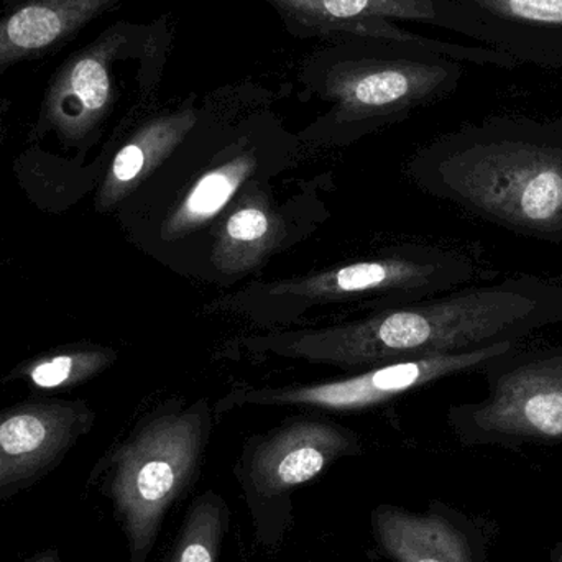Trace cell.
Instances as JSON below:
<instances>
[{"mask_svg": "<svg viewBox=\"0 0 562 562\" xmlns=\"http://www.w3.org/2000/svg\"><path fill=\"white\" fill-rule=\"evenodd\" d=\"M82 402H29L0 409V502L52 474L91 431Z\"/></svg>", "mask_w": 562, "mask_h": 562, "instance_id": "8", "label": "cell"}, {"mask_svg": "<svg viewBox=\"0 0 562 562\" xmlns=\"http://www.w3.org/2000/svg\"><path fill=\"white\" fill-rule=\"evenodd\" d=\"M119 0H19L0 16V71L42 55L85 29Z\"/></svg>", "mask_w": 562, "mask_h": 562, "instance_id": "14", "label": "cell"}, {"mask_svg": "<svg viewBox=\"0 0 562 562\" xmlns=\"http://www.w3.org/2000/svg\"><path fill=\"white\" fill-rule=\"evenodd\" d=\"M25 562H63L61 557H59L58 551L56 550H45L36 553L35 557L30 558Z\"/></svg>", "mask_w": 562, "mask_h": 562, "instance_id": "20", "label": "cell"}, {"mask_svg": "<svg viewBox=\"0 0 562 562\" xmlns=\"http://www.w3.org/2000/svg\"><path fill=\"white\" fill-rule=\"evenodd\" d=\"M432 190L508 233L562 246V121L492 117L429 154Z\"/></svg>", "mask_w": 562, "mask_h": 562, "instance_id": "2", "label": "cell"}, {"mask_svg": "<svg viewBox=\"0 0 562 562\" xmlns=\"http://www.w3.org/2000/svg\"><path fill=\"white\" fill-rule=\"evenodd\" d=\"M461 75L456 59L426 46L379 38L321 49L304 66V81L344 122L402 114L448 94Z\"/></svg>", "mask_w": 562, "mask_h": 562, "instance_id": "4", "label": "cell"}, {"mask_svg": "<svg viewBox=\"0 0 562 562\" xmlns=\"http://www.w3.org/2000/svg\"><path fill=\"white\" fill-rule=\"evenodd\" d=\"M131 26L121 23L72 55L46 91L42 124L68 144H78L99 127L114 102V63L131 49Z\"/></svg>", "mask_w": 562, "mask_h": 562, "instance_id": "10", "label": "cell"}, {"mask_svg": "<svg viewBox=\"0 0 562 562\" xmlns=\"http://www.w3.org/2000/svg\"><path fill=\"white\" fill-rule=\"evenodd\" d=\"M196 122L193 108L145 122L112 158L95 198L99 210H111L137 190L138 184L177 150Z\"/></svg>", "mask_w": 562, "mask_h": 562, "instance_id": "15", "label": "cell"}, {"mask_svg": "<svg viewBox=\"0 0 562 562\" xmlns=\"http://www.w3.org/2000/svg\"><path fill=\"white\" fill-rule=\"evenodd\" d=\"M479 372L487 382V396L449 412L462 445L508 451L562 445V344L518 347Z\"/></svg>", "mask_w": 562, "mask_h": 562, "instance_id": "5", "label": "cell"}, {"mask_svg": "<svg viewBox=\"0 0 562 562\" xmlns=\"http://www.w3.org/2000/svg\"><path fill=\"white\" fill-rule=\"evenodd\" d=\"M297 35L349 36L375 20H418L459 30L454 0H266Z\"/></svg>", "mask_w": 562, "mask_h": 562, "instance_id": "13", "label": "cell"}, {"mask_svg": "<svg viewBox=\"0 0 562 562\" xmlns=\"http://www.w3.org/2000/svg\"><path fill=\"white\" fill-rule=\"evenodd\" d=\"M459 32L487 40L508 55L562 66V0H454Z\"/></svg>", "mask_w": 562, "mask_h": 562, "instance_id": "12", "label": "cell"}, {"mask_svg": "<svg viewBox=\"0 0 562 562\" xmlns=\"http://www.w3.org/2000/svg\"><path fill=\"white\" fill-rule=\"evenodd\" d=\"M477 269L458 254L431 252L419 259L366 260L339 269L314 273L304 279L270 284L267 296L281 300L333 301L376 291L436 293L474 279Z\"/></svg>", "mask_w": 562, "mask_h": 562, "instance_id": "9", "label": "cell"}, {"mask_svg": "<svg viewBox=\"0 0 562 562\" xmlns=\"http://www.w3.org/2000/svg\"><path fill=\"white\" fill-rule=\"evenodd\" d=\"M359 439L326 422H296L254 439L236 469L260 547L279 550L293 525V492L333 462L357 454Z\"/></svg>", "mask_w": 562, "mask_h": 562, "instance_id": "6", "label": "cell"}, {"mask_svg": "<svg viewBox=\"0 0 562 562\" xmlns=\"http://www.w3.org/2000/svg\"><path fill=\"white\" fill-rule=\"evenodd\" d=\"M281 236L283 224L266 191L247 188L217 234L214 266L231 276L250 272L279 246Z\"/></svg>", "mask_w": 562, "mask_h": 562, "instance_id": "16", "label": "cell"}, {"mask_svg": "<svg viewBox=\"0 0 562 562\" xmlns=\"http://www.w3.org/2000/svg\"><path fill=\"white\" fill-rule=\"evenodd\" d=\"M550 560L551 562H562V541L554 544L553 550L550 551Z\"/></svg>", "mask_w": 562, "mask_h": 562, "instance_id": "21", "label": "cell"}, {"mask_svg": "<svg viewBox=\"0 0 562 562\" xmlns=\"http://www.w3.org/2000/svg\"><path fill=\"white\" fill-rule=\"evenodd\" d=\"M204 412L148 419L105 462L102 494L127 540L128 562H147L170 508L190 491L207 438Z\"/></svg>", "mask_w": 562, "mask_h": 562, "instance_id": "3", "label": "cell"}, {"mask_svg": "<svg viewBox=\"0 0 562 562\" xmlns=\"http://www.w3.org/2000/svg\"><path fill=\"white\" fill-rule=\"evenodd\" d=\"M561 323L562 281L517 276L356 323L270 336L262 347L284 357L352 369L521 342Z\"/></svg>", "mask_w": 562, "mask_h": 562, "instance_id": "1", "label": "cell"}, {"mask_svg": "<svg viewBox=\"0 0 562 562\" xmlns=\"http://www.w3.org/2000/svg\"><path fill=\"white\" fill-rule=\"evenodd\" d=\"M115 352L105 347H68L40 357L29 363L20 375L32 389L53 390L72 389L99 375L112 366Z\"/></svg>", "mask_w": 562, "mask_h": 562, "instance_id": "19", "label": "cell"}, {"mask_svg": "<svg viewBox=\"0 0 562 562\" xmlns=\"http://www.w3.org/2000/svg\"><path fill=\"white\" fill-rule=\"evenodd\" d=\"M521 347V342H502L487 349L464 353H438L383 363L349 379L281 390L246 393L237 403L254 405H303L327 412H359L389 402L408 390L419 389L445 376L479 372L485 363Z\"/></svg>", "mask_w": 562, "mask_h": 562, "instance_id": "7", "label": "cell"}, {"mask_svg": "<svg viewBox=\"0 0 562 562\" xmlns=\"http://www.w3.org/2000/svg\"><path fill=\"white\" fill-rule=\"evenodd\" d=\"M7 2L12 3L13 5V3L19 2V0H7Z\"/></svg>", "mask_w": 562, "mask_h": 562, "instance_id": "22", "label": "cell"}, {"mask_svg": "<svg viewBox=\"0 0 562 562\" xmlns=\"http://www.w3.org/2000/svg\"><path fill=\"white\" fill-rule=\"evenodd\" d=\"M256 168L257 158L244 151L201 175L168 214L161 227L164 239H181L216 220Z\"/></svg>", "mask_w": 562, "mask_h": 562, "instance_id": "17", "label": "cell"}, {"mask_svg": "<svg viewBox=\"0 0 562 562\" xmlns=\"http://www.w3.org/2000/svg\"><path fill=\"white\" fill-rule=\"evenodd\" d=\"M231 512L216 492L194 498L165 562H220Z\"/></svg>", "mask_w": 562, "mask_h": 562, "instance_id": "18", "label": "cell"}, {"mask_svg": "<svg viewBox=\"0 0 562 562\" xmlns=\"http://www.w3.org/2000/svg\"><path fill=\"white\" fill-rule=\"evenodd\" d=\"M488 528L441 502L422 514L393 505L372 512L373 537L393 562H487Z\"/></svg>", "mask_w": 562, "mask_h": 562, "instance_id": "11", "label": "cell"}]
</instances>
